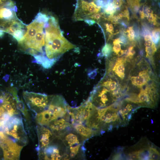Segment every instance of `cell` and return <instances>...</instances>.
Returning a JSON list of instances; mask_svg holds the SVG:
<instances>
[{"instance_id": "6da1fadb", "label": "cell", "mask_w": 160, "mask_h": 160, "mask_svg": "<svg viewBox=\"0 0 160 160\" xmlns=\"http://www.w3.org/2000/svg\"><path fill=\"white\" fill-rule=\"evenodd\" d=\"M48 16L44 13H38L32 21L25 26L24 35L18 41L20 50L33 57V62L39 64L46 68L45 25Z\"/></svg>"}, {"instance_id": "7a4b0ae2", "label": "cell", "mask_w": 160, "mask_h": 160, "mask_svg": "<svg viewBox=\"0 0 160 160\" xmlns=\"http://www.w3.org/2000/svg\"><path fill=\"white\" fill-rule=\"evenodd\" d=\"M68 105L64 98L60 95H52L47 108L36 114L35 119L39 125L46 126L51 122L63 117L67 112Z\"/></svg>"}, {"instance_id": "3957f363", "label": "cell", "mask_w": 160, "mask_h": 160, "mask_svg": "<svg viewBox=\"0 0 160 160\" xmlns=\"http://www.w3.org/2000/svg\"><path fill=\"white\" fill-rule=\"evenodd\" d=\"M16 112V105L10 95L0 90V138L5 135V129Z\"/></svg>"}, {"instance_id": "277c9868", "label": "cell", "mask_w": 160, "mask_h": 160, "mask_svg": "<svg viewBox=\"0 0 160 160\" xmlns=\"http://www.w3.org/2000/svg\"><path fill=\"white\" fill-rule=\"evenodd\" d=\"M5 133L8 137L23 146L27 142V134L20 114L11 119L5 129Z\"/></svg>"}, {"instance_id": "5b68a950", "label": "cell", "mask_w": 160, "mask_h": 160, "mask_svg": "<svg viewBox=\"0 0 160 160\" xmlns=\"http://www.w3.org/2000/svg\"><path fill=\"white\" fill-rule=\"evenodd\" d=\"M51 95L45 94L24 91L23 96L29 108L37 114L44 110L48 105Z\"/></svg>"}, {"instance_id": "8992f818", "label": "cell", "mask_w": 160, "mask_h": 160, "mask_svg": "<svg viewBox=\"0 0 160 160\" xmlns=\"http://www.w3.org/2000/svg\"><path fill=\"white\" fill-rule=\"evenodd\" d=\"M17 8L11 0H7L0 5V30L4 31L14 20L16 16Z\"/></svg>"}, {"instance_id": "52a82bcc", "label": "cell", "mask_w": 160, "mask_h": 160, "mask_svg": "<svg viewBox=\"0 0 160 160\" xmlns=\"http://www.w3.org/2000/svg\"><path fill=\"white\" fill-rule=\"evenodd\" d=\"M102 8L94 2L79 0L73 15V19L75 21L84 20L88 16L99 12Z\"/></svg>"}, {"instance_id": "ba28073f", "label": "cell", "mask_w": 160, "mask_h": 160, "mask_svg": "<svg viewBox=\"0 0 160 160\" xmlns=\"http://www.w3.org/2000/svg\"><path fill=\"white\" fill-rule=\"evenodd\" d=\"M23 147L11 138H7L1 146L3 159L9 160L19 159Z\"/></svg>"}, {"instance_id": "9c48e42d", "label": "cell", "mask_w": 160, "mask_h": 160, "mask_svg": "<svg viewBox=\"0 0 160 160\" xmlns=\"http://www.w3.org/2000/svg\"><path fill=\"white\" fill-rule=\"evenodd\" d=\"M36 130L38 146L36 149L38 152L50 144L55 136L50 129L44 126H37Z\"/></svg>"}, {"instance_id": "30bf717a", "label": "cell", "mask_w": 160, "mask_h": 160, "mask_svg": "<svg viewBox=\"0 0 160 160\" xmlns=\"http://www.w3.org/2000/svg\"><path fill=\"white\" fill-rule=\"evenodd\" d=\"M70 115L67 112L63 117L55 120L50 122L48 126L56 137H60L67 131L66 129L72 125L68 122Z\"/></svg>"}, {"instance_id": "8fae6325", "label": "cell", "mask_w": 160, "mask_h": 160, "mask_svg": "<svg viewBox=\"0 0 160 160\" xmlns=\"http://www.w3.org/2000/svg\"><path fill=\"white\" fill-rule=\"evenodd\" d=\"M38 152L40 158L44 160H58L63 159L58 147L51 143Z\"/></svg>"}, {"instance_id": "7c38bea8", "label": "cell", "mask_w": 160, "mask_h": 160, "mask_svg": "<svg viewBox=\"0 0 160 160\" xmlns=\"http://www.w3.org/2000/svg\"><path fill=\"white\" fill-rule=\"evenodd\" d=\"M81 136L76 131L68 133L67 131L60 137H62L63 142L68 147L80 144L81 140H83L80 139Z\"/></svg>"}, {"instance_id": "4fadbf2b", "label": "cell", "mask_w": 160, "mask_h": 160, "mask_svg": "<svg viewBox=\"0 0 160 160\" xmlns=\"http://www.w3.org/2000/svg\"><path fill=\"white\" fill-rule=\"evenodd\" d=\"M150 79L149 75L147 71H141L137 76H132L131 78L132 84L139 88L146 84Z\"/></svg>"}, {"instance_id": "5bb4252c", "label": "cell", "mask_w": 160, "mask_h": 160, "mask_svg": "<svg viewBox=\"0 0 160 160\" xmlns=\"http://www.w3.org/2000/svg\"><path fill=\"white\" fill-rule=\"evenodd\" d=\"M75 131L84 139L90 137L94 133L93 130L88 127H87L82 124H78L74 126Z\"/></svg>"}, {"instance_id": "9a60e30c", "label": "cell", "mask_w": 160, "mask_h": 160, "mask_svg": "<svg viewBox=\"0 0 160 160\" xmlns=\"http://www.w3.org/2000/svg\"><path fill=\"white\" fill-rule=\"evenodd\" d=\"M125 61L122 58H119L113 68V71L121 79H123L125 76Z\"/></svg>"}, {"instance_id": "2e32d148", "label": "cell", "mask_w": 160, "mask_h": 160, "mask_svg": "<svg viewBox=\"0 0 160 160\" xmlns=\"http://www.w3.org/2000/svg\"><path fill=\"white\" fill-rule=\"evenodd\" d=\"M151 90L148 87L145 89H141L138 95L139 103H148L151 98L149 95L151 94Z\"/></svg>"}, {"instance_id": "e0dca14e", "label": "cell", "mask_w": 160, "mask_h": 160, "mask_svg": "<svg viewBox=\"0 0 160 160\" xmlns=\"http://www.w3.org/2000/svg\"><path fill=\"white\" fill-rule=\"evenodd\" d=\"M81 145V144H79L73 147L72 146L70 147L69 148L70 153H69V156L68 157L69 159L74 158L78 154L80 150Z\"/></svg>"}, {"instance_id": "ac0fdd59", "label": "cell", "mask_w": 160, "mask_h": 160, "mask_svg": "<svg viewBox=\"0 0 160 160\" xmlns=\"http://www.w3.org/2000/svg\"><path fill=\"white\" fill-rule=\"evenodd\" d=\"M101 85L109 90L113 91L116 89V81L110 80L103 82Z\"/></svg>"}, {"instance_id": "d6986e66", "label": "cell", "mask_w": 160, "mask_h": 160, "mask_svg": "<svg viewBox=\"0 0 160 160\" xmlns=\"http://www.w3.org/2000/svg\"><path fill=\"white\" fill-rule=\"evenodd\" d=\"M149 157L151 160H158L160 157V154L155 148H151L149 150Z\"/></svg>"}, {"instance_id": "ffe728a7", "label": "cell", "mask_w": 160, "mask_h": 160, "mask_svg": "<svg viewBox=\"0 0 160 160\" xmlns=\"http://www.w3.org/2000/svg\"><path fill=\"white\" fill-rule=\"evenodd\" d=\"M151 34L152 41L154 43H158L160 39V30L159 28H156L154 29L152 32Z\"/></svg>"}, {"instance_id": "44dd1931", "label": "cell", "mask_w": 160, "mask_h": 160, "mask_svg": "<svg viewBox=\"0 0 160 160\" xmlns=\"http://www.w3.org/2000/svg\"><path fill=\"white\" fill-rule=\"evenodd\" d=\"M112 51V46L111 44L108 43H106L102 49V52L103 55L105 57L108 56Z\"/></svg>"}, {"instance_id": "7402d4cb", "label": "cell", "mask_w": 160, "mask_h": 160, "mask_svg": "<svg viewBox=\"0 0 160 160\" xmlns=\"http://www.w3.org/2000/svg\"><path fill=\"white\" fill-rule=\"evenodd\" d=\"M120 43L119 38L114 39L113 42V50L116 55L119 54L121 50Z\"/></svg>"}, {"instance_id": "603a6c76", "label": "cell", "mask_w": 160, "mask_h": 160, "mask_svg": "<svg viewBox=\"0 0 160 160\" xmlns=\"http://www.w3.org/2000/svg\"><path fill=\"white\" fill-rule=\"evenodd\" d=\"M145 49L146 53V57L148 58L151 57L157 50L155 44L150 47H145Z\"/></svg>"}, {"instance_id": "cb8c5ba5", "label": "cell", "mask_w": 160, "mask_h": 160, "mask_svg": "<svg viewBox=\"0 0 160 160\" xmlns=\"http://www.w3.org/2000/svg\"><path fill=\"white\" fill-rule=\"evenodd\" d=\"M133 26L129 27L127 30L126 32L128 33V37L129 40L131 41L134 40L135 39V31L133 29Z\"/></svg>"}, {"instance_id": "d4e9b609", "label": "cell", "mask_w": 160, "mask_h": 160, "mask_svg": "<svg viewBox=\"0 0 160 160\" xmlns=\"http://www.w3.org/2000/svg\"><path fill=\"white\" fill-rule=\"evenodd\" d=\"M119 39L120 43L124 44H126L128 42L127 38L125 34H121L119 38Z\"/></svg>"}, {"instance_id": "484cf974", "label": "cell", "mask_w": 160, "mask_h": 160, "mask_svg": "<svg viewBox=\"0 0 160 160\" xmlns=\"http://www.w3.org/2000/svg\"><path fill=\"white\" fill-rule=\"evenodd\" d=\"M105 26L106 32L112 34L113 29V24L111 23H107L105 24Z\"/></svg>"}, {"instance_id": "4316f807", "label": "cell", "mask_w": 160, "mask_h": 160, "mask_svg": "<svg viewBox=\"0 0 160 160\" xmlns=\"http://www.w3.org/2000/svg\"><path fill=\"white\" fill-rule=\"evenodd\" d=\"M135 52L134 49V46H131L128 48L127 56L129 58H131L135 54Z\"/></svg>"}, {"instance_id": "83f0119b", "label": "cell", "mask_w": 160, "mask_h": 160, "mask_svg": "<svg viewBox=\"0 0 160 160\" xmlns=\"http://www.w3.org/2000/svg\"><path fill=\"white\" fill-rule=\"evenodd\" d=\"M132 105L129 104L127 105L126 107L124 108L123 111V113L124 115H127L132 109Z\"/></svg>"}, {"instance_id": "f1b7e54d", "label": "cell", "mask_w": 160, "mask_h": 160, "mask_svg": "<svg viewBox=\"0 0 160 160\" xmlns=\"http://www.w3.org/2000/svg\"><path fill=\"white\" fill-rule=\"evenodd\" d=\"M129 155L131 160H135L138 158V151L133 152L129 153Z\"/></svg>"}, {"instance_id": "f546056e", "label": "cell", "mask_w": 160, "mask_h": 160, "mask_svg": "<svg viewBox=\"0 0 160 160\" xmlns=\"http://www.w3.org/2000/svg\"><path fill=\"white\" fill-rule=\"evenodd\" d=\"M155 44L152 40H148L146 41L145 43V47H152Z\"/></svg>"}, {"instance_id": "4dcf8cb0", "label": "cell", "mask_w": 160, "mask_h": 160, "mask_svg": "<svg viewBox=\"0 0 160 160\" xmlns=\"http://www.w3.org/2000/svg\"><path fill=\"white\" fill-rule=\"evenodd\" d=\"M84 21L86 23L90 25H93L96 23L95 21L91 19H86Z\"/></svg>"}, {"instance_id": "1f68e13d", "label": "cell", "mask_w": 160, "mask_h": 160, "mask_svg": "<svg viewBox=\"0 0 160 160\" xmlns=\"http://www.w3.org/2000/svg\"><path fill=\"white\" fill-rule=\"evenodd\" d=\"M145 40L147 41L148 40H152L151 36L150 34H147L144 36Z\"/></svg>"}, {"instance_id": "d6a6232c", "label": "cell", "mask_w": 160, "mask_h": 160, "mask_svg": "<svg viewBox=\"0 0 160 160\" xmlns=\"http://www.w3.org/2000/svg\"><path fill=\"white\" fill-rule=\"evenodd\" d=\"M118 118V115L115 113H112V121H115L116 119Z\"/></svg>"}, {"instance_id": "836d02e7", "label": "cell", "mask_w": 160, "mask_h": 160, "mask_svg": "<svg viewBox=\"0 0 160 160\" xmlns=\"http://www.w3.org/2000/svg\"><path fill=\"white\" fill-rule=\"evenodd\" d=\"M146 10H147V13L148 15L153 14V11L150 8V7H147V8Z\"/></svg>"}, {"instance_id": "e575fe53", "label": "cell", "mask_w": 160, "mask_h": 160, "mask_svg": "<svg viewBox=\"0 0 160 160\" xmlns=\"http://www.w3.org/2000/svg\"><path fill=\"white\" fill-rule=\"evenodd\" d=\"M127 2L132 1L140 2L141 0H127Z\"/></svg>"}, {"instance_id": "d590c367", "label": "cell", "mask_w": 160, "mask_h": 160, "mask_svg": "<svg viewBox=\"0 0 160 160\" xmlns=\"http://www.w3.org/2000/svg\"><path fill=\"white\" fill-rule=\"evenodd\" d=\"M95 0V1H96V0Z\"/></svg>"}]
</instances>
